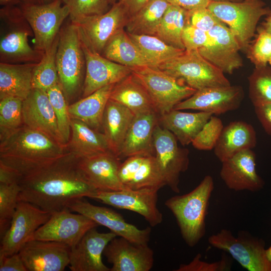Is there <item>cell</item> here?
<instances>
[{
    "label": "cell",
    "mask_w": 271,
    "mask_h": 271,
    "mask_svg": "<svg viewBox=\"0 0 271 271\" xmlns=\"http://www.w3.org/2000/svg\"><path fill=\"white\" fill-rule=\"evenodd\" d=\"M131 73L151 97L159 115L168 112L197 90L156 66L131 68Z\"/></svg>",
    "instance_id": "7"
},
{
    "label": "cell",
    "mask_w": 271,
    "mask_h": 271,
    "mask_svg": "<svg viewBox=\"0 0 271 271\" xmlns=\"http://www.w3.org/2000/svg\"><path fill=\"white\" fill-rule=\"evenodd\" d=\"M159 190L123 189L116 191H98L94 199L116 208L137 213L154 227L163 221L162 213L157 207Z\"/></svg>",
    "instance_id": "14"
},
{
    "label": "cell",
    "mask_w": 271,
    "mask_h": 271,
    "mask_svg": "<svg viewBox=\"0 0 271 271\" xmlns=\"http://www.w3.org/2000/svg\"><path fill=\"white\" fill-rule=\"evenodd\" d=\"M155 156L166 185L179 193L180 176L188 169L189 150L180 147L178 140L159 122L154 131Z\"/></svg>",
    "instance_id": "10"
},
{
    "label": "cell",
    "mask_w": 271,
    "mask_h": 271,
    "mask_svg": "<svg viewBox=\"0 0 271 271\" xmlns=\"http://www.w3.org/2000/svg\"><path fill=\"white\" fill-rule=\"evenodd\" d=\"M270 16H271V14H270Z\"/></svg>",
    "instance_id": "61"
},
{
    "label": "cell",
    "mask_w": 271,
    "mask_h": 271,
    "mask_svg": "<svg viewBox=\"0 0 271 271\" xmlns=\"http://www.w3.org/2000/svg\"><path fill=\"white\" fill-rule=\"evenodd\" d=\"M19 174L13 169L0 162V184L18 183Z\"/></svg>",
    "instance_id": "53"
},
{
    "label": "cell",
    "mask_w": 271,
    "mask_h": 271,
    "mask_svg": "<svg viewBox=\"0 0 271 271\" xmlns=\"http://www.w3.org/2000/svg\"><path fill=\"white\" fill-rule=\"evenodd\" d=\"M265 251L267 258L271 262V245L268 248L265 249Z\"/></svg>",
    "instance_id": "58"
},
{
    "label": "cell",
    "mask_w": 271,
    "mask_h": 271,
    "mask_svg": "<svg viewBox=\"0 0 271 271\" xmlns=\"http://www.w3.org/2000/svg\"><path fill=\"white\" fill-rule=\"evenodd\" d=\"M129 17L123 4L117 2L103 14L84 17L72 23L78 26L80 35L86 43L101 54L109 40L125 29Z\"/></svg>",
    "instance_id": "12"
},
{
    "label": "cell",
    "mask_w": 271,
    "mask_h": 271,
    "mask_svg": "<svg viewBox=\"0 0 271 271\" xmlns=\"http://www.w3.org/2000/svg\"><path fill=\"white\" fill-rule=\"evenodd\" d=\"M117 235L113 232H99L96 227L88 231L71 248L68 265L72 271H110L103 262L102 255L109 242Z\"/></svg>",
    "instance_id": "21"
},
{
    "label": "cell",
    "mask_w": 271,
    "mask_h": 271,
    "mask_svg": "<svg viewBox=\"0 0 271 271\" xmlns=\"http://www.w3.org/2000/svg\"><path fill=\"white\" fill-rule=\"evenodd\" d=\"M53 1L54 0H22V3L40 5L47 4Z\"/></svg>",
    "instance_id": "57"
},
{
    "label": "cell",
    "mask_w": 271,
    "mask_h": 271,
    "mask_svg": "<svg viewBox=\"0 0 271 271\" xmlns=\"http://www.w3.org/2000/svg\"><path fill=\"white\" fill-rule=\"evenodd\" d=\"M20 187L18 183L0 184V234L1 237L10 226L18 202Z\"/></svg>",
    "instance_id": "43"
},
{
    "label": "cell",
    "mask_w": 271,
    "mask_h": 271,
    "mask_svg": "<svg viewBox=\"0 0 271 271\" xmlns=\"http://www.w3.org/2000/svg\"><path fill=\"white\" fill-rule=\"evenodd\" d=\"M46 92L55 112L63 144L67 146L71 136V117L66 98L59 83L48 89Z\"/></svg>",
    "instance_id": "42"
},
{
    "label": "cell",
    "mask_w": 271,
    "mask_h": 271,
    "mask_svg": "<svg viewBox=\"0 0 271 271\" xmlns=\"http://www.w3.org/2000/svg\"><path fill=\"white\" fill-rule=\"evenodd\" d=\"M157 67L196 90L231 85L224 73L204 58L198 50L185 51Z\"/></svg>",
    "instance_id": "6"
},
{
    "label": "cell",
    "mask_w": 271,
    "mask_h": 271,
    "mask_svg": "<svg viewBox=\"0 0 271 271\" xmlns=\"http://www.w3.org/2000/svg\"><path fill=\"white\" fill-rule=\"evenodd\" d=\"M114 85L104 86L69 105L70 117L79 120L92 128L100 131L102 130V119L106 105Z\"/></svg>",
    "instance_id": "34"
},
{
    "label": "cell",
    "mask_w": 271,
    "mask_h": 271,
    "mask_svg": "<svg viewBox=\"0 0 271 271\" xmlns=\"http://www.w3.org/2000/svg\"><path fill=\"white\" fill-rule=\"evenodd\" d=\"M220 176L227 187L235 191L261 190L264 181L256 170V155L252 149L241 151L223 161Z\"/></svg>",
    "instance_id": "20"
},
{
    "label": "cell",
    "mask_w": 271,
    "mask_h": 271,
    "mask_svg": "<svg viewBox=\"0 0 271 271\" xmlns=\"http://www.w3.org/2000/svg\"><path fill=\"white\" fill-rule=\"evenodd\" d=\"M109 99L126 107L135 115L150 112L158 113L149 93L131 73L115 84Z\"/></svg>",
    "instance_id": "33"
},
{
    "label": "cell",
    "mask_w": 271,
    "mask_h": 271,
    "mask_svg": "<svg viewBox=\"0 0 271 271\" xmlns=\"http://www.w3.org/2000/svg\"><path fill=\"white\" fill-rule=\"evenodd\" d=\"M70 250L64 243L34 239L18 253L27 271H63L69 264Z\"/></svg>",
    "instance_id": "19"
},
{
    "label": "cell",
    "mask_w": 271,
    "mask_h": 271,
    "mask_svg": "<svg viewBox=\"0 0 271 271\" xmlns=\"http://www.w3.org/2000/svg\"><path fill=\"white\" fill-rule=\"evenodd\" d=\"M118 177L124 189L160 190L166 186L154 155L126 158L119 166Z\"/></svg>",
    "instance_id": "23"
},
{
    "label": "cell",
    "mask_w": 271,
    "mask_h": 271,
    "mask_svg": "<svg viewBox=\"0 0 271 271\" xmlns=\"http://www.w3.org/2000/svg\"><path fill=\"white\" fill-rule=\"evenodd\" d=\"M260 27L271 34V16H268L266 17L264 21L262 23L261 26Z\"/></svg>",
    "instance_id": "55"
},
{
    "label": "cell",
    "mask_w": 271,
    "mask_h": 271,
    "mask_svg": "<svg viewBox=\"0 0 271 271\" xmlns=\"http://www.w3.org/2000/svg\"><path fill=\"white\" fill-rule=\"evenodd\" d=\"M62 1V0H61Z\"/></svg>",
    "instance_id": "62"
},
{
    "label": "cell",
    "mask_w": 271,
    "mask_h": 271,
    "mask_svg": "<svg viewBox=\"0 0 271 271\" xmlns=\"http://www.w3.org/2000/svg\"><path fill=\"white\" fill-rule=\"evenodd\" d=\"M103 254L112 264L110 271H149L154 264V252L148 244L134 243L121 237L111 240Z\"/></svg>",
    "instance_id": "22"
},
{
    "label": "cell",
    "mask_w": 271,
    "mask_h": 271,
    "mask_svg": "<svg viewBox=\"0 0 271 271\" xmlns=\"http://www.w3.org/2000/svg\"><path fill=\"white\" fill-rule=\"evenodd\" d=\"M0 271H27L19 253L0 256Z\"/></svg>",
    "instance_id": "50"
},
{
    "label": "cell",
    "mask_w": 271,
    "mask_h": 271,
    "mask_svg": "<svg viewBox=\"0 0 271 271\" xmlns=\"http://www.w3.org/2000/svg\"><path fill=\"white\" fill-rule=\"evenodd\" d=\"M23 100L15 97L0 99V141L24 125Z\"/></svg>",
    "instance_id": "40"
},
{
    "label": "cell",
    "mask_w": 271,
    "mask_h": 271,
    "mask_svg": "<svg viewBox=\"0 0 271 271\" xmlns=\"http://www.w3.org/2000/svg\"><path fill=\"white\" fill-rule=\"evenodd\" d=\"M120 164V160L110 152L79 159V167L86 179L101 191L124 189L118 177Z\"/></svg>",
    "instance_id": "25"
},
{
    "label": "cell",
    "mask_w": 271,
    "mask_h": 271,
    "mask_svg": "<svg viewBox=\"0 0 271 271\" xmlns=\"http://www.w3.org/2000/svg\"><path fill=\"white\" fill-rule=\"evenodd\" d=\"M268 63L271 65V57L268 61Z\"/></svg>",
    "instance_id": "60"
},
{
    "label": "cell",
    "mask_w": 271,
    "mask_h": 271,
    "mask_svg": "<svg viewBox=\"0 0 271 271\" xmlns=\"http://www.w3.org/2000/svg\"><path fill=\"white\" fill-rule=\"evenodd\" d=\"M20 9L34 35V48L42 52L52 45L70 13L61 0L40 5L23 3Z\"/></svg>",
    "instance_id": "9"
},
{
    "label": "cell",
    "mask_w": 271,
    "mask_h": 271,
    "mask_svg": "<svg viewBox=\"0 0 271 271\" xmlns=\"http://www.w3.org/2000/svg\"><path fill=\"white\" fill-rule=\"evenodd\" d=\"M205 46L198 50L200 54L224 73L231 74L241 67L243 61L240 46L229 28L224 23L208 32Z\"/></svg>",
    "instance_id": "16"
},
{
    "label": "cell",
    "mask_w": 271,
    "mask_h": 271,
    "mask_svg": "<svg viewBox=\"0 0 271 271\" xmlns=\"http://www.w3.org/2000/svg\"><path fill=\"white\" fill-rule=\"evenodd\" d=\"M71 212L65 209L51 213L49 219L37 230L34 239L60 242L71 248L88 231L98 226L90 218Z\"/></svg>",
    "instance_id": "13"
},
{
    "label": "cell",
    "mask_w": 271,
    "mask_h": 271,
    "mask_svg": "<svg viewBox=\"0 0 271 271\" xmlns=\"http://www.w3.org/2000/svg\"><path fill=\"white\" fill-rule=\"evenodd\" d=\"M201 254L198 253L188 264H181L175 271H226L230 270L232 262L225 254L217 261L208 262L201 259Z\"/></svg>",
    "instance_id": "47"
},
{
    "label": "cell",
    "mask_w": 271,
    "mask_h": 271,
    "mask_svg": "<svg viewBox=\"0 0 271 271\" xmlns=\"http://www.w3.org/2000/svg\"><path fill=\"white\" fill-rule=\"evenodd\" d=\"M247 52L255 68L266 66L271 57V34L259 27L257 37Z\"/></svg>",
    "instance_id": "46"
},
{
    "label": "cell",
    "mask_w": 271,
    "mask_h": 271,
    "mask_svg": "<svg viewBox=\"0 0 271 271\" xmlns=\"http://www.w3.org/2000/svg\"><path fill=\"white\" fill-rule=\"evenodd\" d=\"M185 51L198 50L205 46L209 39L208 33L186 24L182 33Z\"/></svg>",
    "instance_id": "49"
},
{
    "label": "cell",
    "mask_w": 271,
    "mask_h": 271,
    "mask_svg": "<svg viewBox=\"0 0 271 271\" xmlns=\"http://www.w3.org/2000/svg\"><path fill=\"white\" fill-rule=\"evenodd\" d=\"M256 134L253 127L243 121H235L223 127L214 149L215 156L223 161L256 145Z\"/></svg>",
    "instance_id": "28"
},
{
    "label": "cell",
    "mask_w": 271,
    "mask_h": 271,
    "mask_svg": "<svg viewBox=\"0 0 271 271\" xmlns=\"http://www.w3.org/2000/svg\"><path fill=\"white\" fill-rule=\"evenodd\" d=\"M135 116L126 107L110 99L108 100L103 114L102 128L110 151L118 158Z\"/></svg>",
    "instance_id": "29"
},
{
    "label": "cell",
    "mask_w": 271,
    "mask_h": 271,
    "mask_svg": "<svg viewBox=\"0 0 271 271\" xmlns=\"http://www.w3.org/2000/svg\"><path fill=\"white\" fill-rule=\"evenodd\" d=\"M187 13L188 10L170 4L162 19L155 36L169 45L185 50L182 36L187 24Z\"/></svg>",
    "instance_id": "38"
},
{
    "label": "cell",
    "mask_w": 271,
    "mask_h": 271,
    "mask_svg": "<svg viewBox=\"0 0 271 271\" xmlns=\"http://www.w3.org/2000/svg\"><path fill=\"white\" fill-rule=\"evenodd\" d=\"M211 2H240L243 0H211Z\"/></svg>",
    "instance_id": "59"
},
{
    "label": "cell",
    "mask_w": 271,
    "mask_h": 271,
    "mask_svg": "<svg viewBox=\"0 0 271 271\" xmlns=\"http://www.w3.org/2000/svg\"><path fill=\"white\" fill-rule=\"evenodd\" d=\"M209 244L228 253L241 266L249 271H271V262L265 254V241L248 231H239L236 236L222 229L209 236Z\"/></svg>",
    "instance_id": "8"
},
{
    "label": "cell",
    "mask_w": 271,
    "mask_h": 271,
    "mask_svg": "<svg viewBox=\"0 0 271 271\" xmlns=\"http://www.w3.org/2000/svg\"><path fill=\"white\" fill-rule=\"evenodd\" d=\"M79 159L68 152L56 159L18 172L19 201L52 213L68 209L77 199H94L98 191L80 169Z\"/></svg>",
    "instance_id": "1"
},
{
    "label": "cell",
    "mask_w": 271,
    "mask_h": 271,
    "mask_svg": "<svg viewBox=\"0 0 271 271\" xmlns=\"http://www.w3.org/2000/svg\"><path fill=\"white\" fill-rule=\"evenodd\" d=\"M223 127L221 119L212 115L191 144L199 150L209 151L214 149Z\"/></svg>",
    "instance_id": "45"
},
{
    "label": "cell",
    "mask_w": 271,
    "mask_h": 271,
    "mask_svg": "<svg viewBox=\"0 0 271 271\" xmlns=\"http://www.w3.org/2000/svg\"><path fill=\"white\" fill-rule=\"evenodd\" d=\"M22 0H0L1 5L5 6H15L16 5L22 3Z\"/></svg>",
    "instance_id": "56"
},
{
    "label": "cell",
    "mask_w": 271,
    "mask_h": 271,
    "mask_svg": "<svg viewBox=\"0 0 271 271\" xmlns=\"http://www.w3.org/2000/svg\"><path fill=\"white\" fill-rule=\"evenodd\" d=\"M249 96L254 107L271 103V67L255 68L248 78Z\"/></svg>",
    "instance_id": "41"
},
{
    "label": "cell",
    "mask_w": 271,
    "mask_h": 271,
    "mask_svg": "<svg viewBox=\"0 0 271 271\" xmlns=\"http://www.w3.org/2000/svg\"><path fill=\"white\" fill-rule=\"evenodd\" d=\"M159 114L150 112L136 115L120 149V160L141 155H154V131Z\"/></svg>",
    "instance_id": "26"
},
{
    "label": "cell",
    "mask_w": 271,
    "mask_h": 271,
    "mask_svg": "<svg viewBox=\"0 0 271 271\" xmlns=\"http://www.w3.org/2000/svg\"><path fill=\"white\" fill-rule=\"evenodd\" d=\"M207 8L228 26L241 50L245 52L250 45L260 18L271 14V9L262 0L211 2Z\"/></svg>",
    "instance_id": "4"
},
{
    "label": "cell",
    "mask_w": 271,
    "mask_h": 271,
    "mask_svg": "<svg viewBox=\"0 0 271 271\" xmlns=\"http://www.w3.org/2000/svg\"><path fill=\"white\" fill-rule=\"evenodd\" d=\"M36 63H0V99L15 97L25 100L32 87L33 69Z\"/></svg>",
    "instance_id": "32"
},
{
    "label": "cell",
    "mask_w": 271,
    "mask_h": 271,
    "mask_svg": "<svg viewBox=\"0 0 271 271\" xmlns=\"http://www.w3.org/2000/svg\"><path fill=\"white\" fill-rule=\"evenodd\" d=\"M51 215L30 203L19 201L10 226L1 237L0 256L18 253L26 243L34 239L37 230Z\"/></svg>",
    "instance_id": "11"
},
{
    "label": "cell",
    "mask_w": 271,
    "mask_h": 271,
    "mask_svg": "<svg viewBox=\"0 0 271 271\" xmlns=\"http://www.w3.org/2000/svg\"><path fill=\"white\" fill-rule=\"evenodd\" d=\"M170 4L189 11L194 9L207 7L211 0H167Z\"/></svg>",
    "instance_id": "52"
},
{
    "label": "cell",
    "mask_w": 271,
    "mask_h": 271,
    "mask_svg": "<svg viewBox=\"0 0 271 271\" xmlns=\"http://www.w3.org/2000/svg\"><path fill=\"white\" fill-rule=\"evenodd\" d=\"M81 37L85 59L82 97L108 85L116 84L131 74V68L113 62L92 49Z\"/></svg>",
    "instance_id": "17"
},
{
    "label": "cell",
    "mask_w": 271,
    "mask_h": 271,
    "mask_svg": "<svg viewBox=\"0 0 271 271\" xmlns=\"http://www.w3.org/2000/svg\"><path fill=\"white\" fill-rule=\"evenodd\" d=\"M214 188V180L206 176L190 192L167 199L165 204L175 216L181 234L190 247L197 244L206 233V217Z\"/></svg>",
    "instance_id": "3"
},
{
    "label": "cell",
    "mask_w": 271,
    "mask_h": 271,
    "mask_svg": "<svg viewBox=\"0 0 271 271\" xmlns=\"http://www.w3.org/2000/svg\"><path fill=\"white\" fill-rule=\"evenodd\" d=\"M244 97L241 86L229 85L197 90L192 96L177 104L176 110L193 109L219 114L237 109Z\"/></svg>",
    "instance_id": "18"
},
{
    "label": "cell",
    "mask_w": 271,
    "mask_h": 271,
    "mask_svg": "<svg viewBox=\"0 0 271 271\" xmlns=\"http://www.w3.org/2000/svg\"><path fill=\"white\" fill-rule=\"evenodd\" d=\"M167 0H151L130 16L125 29L135 35L155 36L162 19L170 6Z\"/></svg>",
    "instance_id": "36"
},
{
    "label": "cell",
    "mask_w": 271,
    "mask_h": 271,
    "mask_svg": "<svg viewBox=\"0 0 271 271\" xmlns=\"http://www.w3.org/2000/svg\"><path fill=\"white\" fill-rule=\"evenodd\" d=\"M66 146L24 124L0 141V162L16 172L56 159Z\"/></svg>",
    "instance_id": "2"
},
{
    "label": "cell",
    "mask_w": 271,
    "mask_h": 271,
    "mask_svg": "<svg viewBox=\"0 0 271 271\" xmlns=\"http://www.w3.org/2000/svg\"><path fill=\"white\" fill-rule=\"evenodd\" d=\"M66 148L69 152L79 158L110 152L103 132L71 118V136Z\"/></svg>",
    "instance_id": "31"
},
{
    "label": "cell",
    "mask_w": 271,
    "mask_h": 271,
    "mask_svg": "<svg viewBox=\"0 0 271 271\" xmlns=\"http://www.w3.org/2000/svg\"><path fill=\"white\" fill-rule=\"evenodd\" d=\"M127 34L150 66L157 67L182 55L185 51L169 45L155 36Z\"/></svg>",
    "instance_id": "37"
},
{
    "label": "cell",
    "mask_w": 271,
    "mask_h": 271,
    "mask_svg": "<svg viewBox=\"0 0 271 271\" xmlns=\"http://www.w3.org/2000/svg\"><path fill=\"white\" fill-rule=\"evenodd\" d=\"M222 23L207 7L188 11L187 24L206 32Z\"/></svg>",
    "instance_id": "48"
},
{
    "label": "cell",
    "mask_w": 271,
    "mask_h": 271,
    "mask_svg": "<svg viewBox=\"0 0 271 271\" xmlns=\"http://www.w3.org/2000/svg\"><path fill=\"white\" fill-rule=\"evenodd\" d=\"M256 115L265 131L271 136V103L254 107Z\"/></svg>",
    "instance_id": "51"
},
{
    "label": "cell",
    "mask_w": 271,
    "mask_h": 271,
    "mask_svg": "<svg viewBox=\"0 0 271 271\" xmlns=\"http://www.w3.org/2000/svg\"><path fill=\"white\" fill-rule=\"evenodd\" d=\"M22 117L25 125L39 131L65 145L46 91L33 88L29 96L23 101Z\"/></svg>",
    "instance_id": "24"
},
{
    "label": "cell",
    "mask_w": 271,
    "mask_h": 271,
    "mask_svg": "<svg viewBox=\"0 0 271 271\" xmlns=\"http://www.w3.org/2000/svg\"><path fill=\"white\" fill-rule=\"evenodd\" d=\"M204 111L187 112L173 109L159 116V123L171 131L183 146L192 143L211 116Z\"/></svg>",
    "instance_id": "30"
},
{
    "label": "cell",
    "mask_w": 271,
    "mask_h": 271,
    "mask_svg": "<svg viewBox=\"0 0 271 271\" xmlns=\"http://www.w3.org/2000/svg\"><path fill=\"white\" fill-rule=\"evenodd\" d=\"M68 208L72 212L83 214L96 223L108 228L117 236L124 238L139 244H147L150 240L151 228L139 229L127 223L122 216L105 207L94 205L83 198L72 202Z\"/></svg>",
    "instance_id": "15"
},
{
    "label": "cell",
    "mask_w": 271,
    "mask_h": 271,
    "mask_svg": "<svg viewBox=\"0 0 271 271\" xmlns=\"http://www.w3.org/2000/svg\"><path fill=\"white\" fill-rule=\"evenodd\" d=\"M19 24L3 35L0 41L1 62L10 64L38 63L44 52L33 49L28 42L31 27Z\"/></svg>",
    "instance_id": "27"
},
{
    "label": "cell",
    "mask_w": 271,
    "mask_h": 271,
    "mask_svg": "<svg viewBox=\"0 0 271 271\" xmlns=\"http://www.w3.org/2000/svg\"><path fill=\"white\" fill-rule=\"evenodd\" d=\"M56 61L59 83L70 99L80 88L86 68L79 30L72 22L60 31Z\"/></svg>",
    "instance_id": "5"
},
{
    "label": "cell",
    "mask_w": 271,
    "mask_h": 271,
    "mask_svg": "<svg viewBox=\"0 0 271 271\" xmlns=\"http://www.w3.org/2000/svg\"><path fill=\"white\" fill-rule=\"evenodd\" d=\"M151 0H112L113 4L119 2L123 4L130 16L138 12Z\"/></svg>",
    "instance_id": "54"
},
{
    "label": "cell",
    "mask_w": 271,
    "mask_h": 271,
    "mask_svg": "<svg viewBox=\"0 0 271 271\" xmlns=\"http://www.w3.org/2000/svg\"><path fill=\"white\" fill-rule=\"evenodd\" d=\"M58 43L59 35L44 52L41 60L36 64L33 72V88L46 91L59 83L56 61Z\"/></svg>",
    "instance_id": "39"
},
{
    "label": "cell",
    "mask_w": 271,
    "mask_h": 271,
    "mask_svg": "<svg viewBox=\"0 0 271 271\" xmlns=\"http://www.w3.org/2000/svg\"><path fill=\"white\" fill-rule=\"evenodd\" d=\"M123 29L107 43L101 55L116 63L133 68L149 64L137 46Z\"/></svg>",
    "instance_id": "35"
},
{
    "label": "cell",
    "mask_w": 271,
    "mask_h": 271,
    "mask_svg": "<svg viewBox=\"0 0 271 271\" xmlns=\"http://www.w3.org/2000/svg\"><path fill=\"white\" fill-rule=\"evenodd\" d=\"M69 9L71 22H74L83 18L103 14L113 5L112 0H62Z\"/></svg>",
    "instance_id": "44"
}]
</instances>
